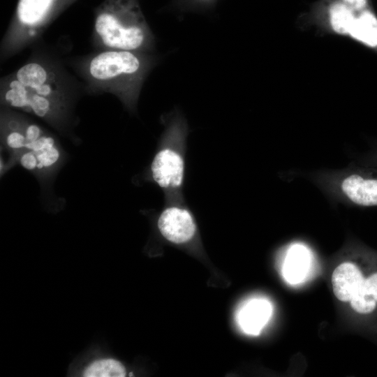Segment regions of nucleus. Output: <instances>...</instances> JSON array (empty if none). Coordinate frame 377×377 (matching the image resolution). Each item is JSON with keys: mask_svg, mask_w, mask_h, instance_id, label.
Segmentation results:
<instances>
[{"mask_svg": "<svg viewBox=\"0 0 377 377\" xmlns=\"http://www.w3.org/2000/svg\"><path fill=\"white\" fill-rule=\"evenodd\" d=\"M325 196L351 207H377V168L352 163L341 169H323L306 175Z\"/></svg>", "mask_w": 377, "mask_h": 377, "instance_id": "1", "label": "nucleus"}, {"mask_svg": "<svg viewBox=\"0 0 377 377\" xmlns=\"http://www.w3.org/2000/svg\"><path fill=\"white\" fill-rule=\"evenodd\" d=\"M95 30L102 43L112 50L133 52L152 43L151 34L135 0H122L115 10L99 14Z\"/></svg>", "mask_w": 377, "mask_h": 377, "instance_id": "2", "label": "nucleus"}, {"mask_svg": "<svg viewBox=\"0 0 377 377\" xmlns=\"http://www.w3.org/2000/svg\"><path fill=\"white\" fill-rule=\"evenodd\" d=\"M66 157V152L58 141L47 133L27 149L3 161L1 173L3 175L19 165L32 173L41 184L42 188L46 189L64 163Z\"/></svg>", "mask_w": 377, "mask_h": 377, "instance_id": "3", "label": "nucleus"}, {"mask_svg": "<svg viewBox=\"0 0 377 377\" xmlns=\"http://www.w3.org/2000/svg\"><path fill=\"white\" fill-rule=\"evenodd\" d=\"M145 61L133 51L112 50L101 52L89 64L91 77L98 81H122L135 94L145 71Z\"/></svg>", "mask_w": 377, "mask_h": 377, "instance_id": "4", "label": "nucleus"}, {"mask_svg": "<svg viewBox=\"0 0 377 377\" xmlns=\"http://www.w3.org/2000/svg\"><path fill=\"white\" fill-rule=\"evenodd\" d=\"M3 103L8 106L18 109L46 119L58 122L63 116L65 107L61 101L43 97L28 89L15 77L8 84L3 94Z\"/></svg>", "mask_w": 377, "mask_h": 377, "instance_id": "5", "label": "nucleus"}, {"mask_svg": "<svg viewBox=\"0 0 377 377\" xmlns=\"http://www.w3.org/2000/svg\"><path fill=\"white\" fill-rule=\"evenodd\" d=\"M149 173L153 182L163 189L179 188L184 180V158L170 147H161L151 163Z\"/></svg>", "mask_w": 377, "mask_h": 377, "instance_id": "6", "label": "nucleus"}, {"mask_svg": "<svg viewBox=\"0 0 377 377\" xmlns=\"http://www.w3.org/2000/svg\"><path fill=\"white\" fill-rule=\"evenodd\" d=\"M161 234L175 244L187 242L195 233L196 226L191 212L179 206L165 207L157 221Z\"/></svg>", "mask_w": 377, "mask_h": 377, "instance_id": "7", "label": "nucleus"}, {"mask_svg": "<svg viewBox=\"0 0 377 377\" xmlns=\"http://www.w3.org/2000/svg\"><path fill=\"white\" fill-rule=\"evenodd\" d=\"M272 311V305L267 300L252 298L239 306L236 313V320L244 333L256 336L270 319Z\"/></svg>", "mask_w": 377, "mask_h": 377, "instance_id": "8", "label": "nucleus"}, {"mask_svg": "<svg viewBox=\"0 0 377 377\" xmlns=\"http://www.w3.org/2000/svg\"><path fill=\"white\" fill-rule=\"evenodd\" d=\"M367 273L357 263L346 261L339 264L332 274L335 297L341 302L349 303Z\"/></svg>", "mask_w": 377, "mask_h": 377, "instance_id": "9", "label": "nucleus"}, {"mask_svg": "<svg viewBox=\"0 0 377 377\" xmlns=\"http://www.w3.org/2000/svg\"><path fill=\"white\" fill-rule=\"evenodd\" d=\"M309 267V256L306 248L294 245L289 249L283 267V274L290 283H300L306 276Z\"/></svg>", "mask_w": 377, "mask_h": 377, "instance_id": "10", "label": "nucleus"}, {"mask_svg": "<svg viewBox=\"0 0 377 377\" xmlns=\"http://www.w3.org/2000/svg\"><path fill=\"white\" fill-rule=\"evenodd\" d=\"M53 0H20L17 6L19 20L24 24H36L45 15Z\"/></svg>", "mask_w": 377, "mask_h": 377, "instance_id": "11", "label": "nucleus"}, {"mask_svg": "<svg viewBox=\"0 0 377 377\" xmlns=\"http://www.w3.org/2000/svg\"><path fill=\"white\" fill-rule=\"evenodd\" d=\"M126 372L124 365L119 361L111 359H100L91 362L84 369L85 377H124Z\"/></svg>", "mask_w": 377, "mask_h": 377, "instance_id": "12", "label": "nucleus"}, {"mask_svg": "<svg viewBox=\"0 0 377 377\" xmlns=\"http://www.w3.org/2000/svg\"><path fill=\"white\" fill-rule=\"evenodd\" d=\"M361 165L377 168V143L360 156L356 162Z\"/></svg>", "mask_w": 377, "mask_h": 377, "instance_id": "13", "label": "nucleus"}, {"mask_svg": "<svg viewBox=\"0 0 377 377\" xmlns=\"http://www.w3.org/2000/svg\"><path fill=\"white\" fill-rule=\"evenodd\" d=\"M353 9L361 10L372 6L371 0H340Z\"/></svg>", "mask_w": 377, "mask_h": 377, "instance_id": "14", "label": "nucleus"}, {"mask_svg": "<svg viewBox=\"0 0 377 377\" xmlns=\"http://www.w3.org/2000/svg\"><path fill=\"white\" fill-rule=\"evenodd\" d=\"M181 1L184 2V4L188 8H194L209 6L216 0H181Z\"/></svg>", "mask_w": 377, "mask_h": 377, "instance_id": "15", "label": "nucleus"}]
</instances>
